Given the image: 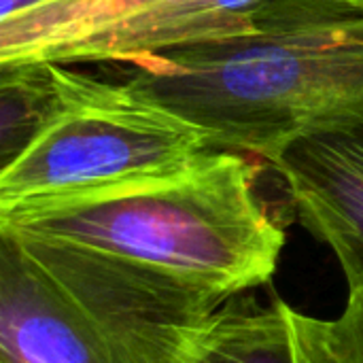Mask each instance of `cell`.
<instances>
[{
  "mask_svg": "<svg viewBox=\"0 0 363 363\" xmlns=\"http://www.w3.org/2000/svg\"><path fill=\"white\" fill-rule=\"evenodd\" d=\"M125 83L215 151L268 164L294 140L363 123V15L266 0L255 32L125 64Z\"/></svg>",
  "mask_w": 363,
  "mask_h": 363,
  "instance_id": "cell-1",
  "label": "cell"
},
{
  "mask_svg": "<svg viewBox=\"0 0 363 363\" xmlns=\"http://www.w3.org/2000/svg\"><path fill=\"white\" fill-rule=\"evenodd\" d=\"M0 236L70 249L232 300L272 281L285 230L234 151L111 189L0 211Z\"/></svg>",
  "mask_w": 363,
  "mask_h": 363,
  "instance_id": "cell-2",
  "label": "cell"
},
{
  "mask_svg": "<svg viewBox=\"0 0 363 363\" xmlns=\"http://www.w3.org/2000/svg\"><path fill=\"white\" fill-rule=\"evenodd\" d=\"M225 302L117 262L0 236V363H187Z\"/></svg>",
  "mask_w": 363,
  "mask_h": 363,
  "instance_id": "cell-3",
  "label": "cell"
},
{
  "mask_svg": "<svg viewBox=\"0 0 363 363\" xmlns=\"http://www.w3.org/2000/svg\"><path fill=\"white\" fill-rule=\"evenodd\" d=\"M57 100L0 168V211L179 174L211 151L206 134L125 81L55 64Z\"/></svg>",
  "mask_w": 363,
  "mask_h": 363,
  "instance_id": "cell-4",
  "label": "cell"
},
{
  "mask_svg": "<svg viewBox=\"0 0 363 363\" xmlns=\"http://www.w3.org/2000/svg\"><path fill=\"white\" fill-rule=\"evenodd\" d=\"M266 0H21L0 15V66L138 60L253 32Z\"/></svg>",
  "mask_w": 363,
  "mask_h": 363,
  "instance_id": "cell-5",
  "label": "cell"
},
{
  "mask_svg": "<svg viewBox=\"0 0 363 363\" xmlns=\"http://www.w3.org/2000/svg\"><path fill=\"white\" fill-rule=\"evenodd\" d=\"M270 166L300 223L336 255L347 285L363 281V123L298 138Z\"/></svg>",
  "mask_w": 363,
  "mask_h": 363,
  "instance_id": "cell-6",
  "label": "cell"
},
{
  "mask_svg": "<svg viewBox=\"0 0 363 363\" xmlns=\"http://www.w3.org/2000/svg\"><path fill=\"white\" fill-rule=\"evenodd\" d=\"M187 363H336L325 319L274 298L228 300L198 332Z\"/></svg>",
  "mask_w": 363,
  "mask_h": 363,
  "instance_id": "cell-7",
  "label": "cell"
},
{
  "mask_svg": "<svg viewBox=\"0 0 363 363\" xmlns=\"http://www.w3.org/2000/svg\"><path fill=\"white\" fill-rule=\"evenodd\" d=\"M328 330L336 363H363V281L349 285L345 311Z\"/></svg>",
  "mask_w": 363,
  "mask_h": 363,
  "instance_id": "cell-8",
  "label": "cell"
},
{
  "mask_svg": "<svg viewBox=\"0 0 363 363\" xmlns=\"http://www.w3.org/2000/svg\"><path fill=\"white\" fill-rule=\"evenodd\" d=\"M330 13H355L363 15V0H319Z\"/></svg>",
  "mask_w": 363,
  "mask_h": 363,
  "instance_id": "cell-9",
  "label": "cell"
},
{
  "mask_svg": "<svg viewBox=\"0 0 363 363\" xmlns=\"http://www.w3.org/2000/svg\"><path fill=\"white\" fill-rule=\"evenodd\" d=\"M15 2H21V0H4V6L6 4H15Z\"/></svg>",
  "mask_w": 363,
  "mask_h": 363,
  "instance_id": "cell-10",
  "label": "cell"
}]
</instances>
